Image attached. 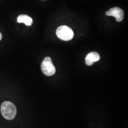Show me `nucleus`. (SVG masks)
I'll list each match as a JSON object with an SVG mask.
<instances>
[{
  "mask_svg": "<svg viewBox=\"0 0 128 128\" xmlns=\"http://www.w3.org/2000/svg\"><path fill=\"white\" fill-rule=\"evenodd\" d=\"M2 38V35L1 33L0 32V40H1Z\"/></svg>",
  "mask_w": 128,
  "mask_h": 128,
  "instance_id": "nucleus-7",
  "label": "nucleus"
},
{
  "mask_svg": "<svg viewBox=\"0 0 128 128\" xmlns=\"http://www.w3.org/2000/svg\"><path fill=\"white\" fill-rule=\"evenodd\" d=\"M100 60V55L96 52H91L86 56L85 62L87 66H92Z\"/></svg>",
  "mask_w": 128,
  "mask_h": 128,
  "instance_id": "nucleus-5",
  "label": "nucleus"
},
{
  "mask_svg": "<svg viewBox=\"0 0 128 128\" xmlns=\"http://www.w3.org/2000/svg\"><path fill=\"white\" fill-rule=\"evenodd\" d=\"M18 23H24L28 26H30L33 24L32 18L27 15H20L17 18Z\"/></svg>",
  "mask_w": 128,
  "mask_h": 128,
  "instance_id": "nucleus-6",
  "label": "nucleus"
},
{
  "mask_svg": "<svg viewBox=\"0 0 128 128\" xmlns=\"http://www.w3.org/2000/svg\"><path fill=\"white\" fill-rule=\"evenodd\" d=\"M1 113L5 119L12 120L14 119L17 114L16 106L12 102L6 101L1 105Z\"/></svg>",
  "mask_w": 128,
  "mask_h": 128,
  "instance_id": "nucleus-1",
  "label": "nucleus"
},
{
  "mask_svg": "<svg viewBox=\"0 0 128 128\" xmlns=\"http://www.w3.org/2000/svg\"><path fill=\"white\" fill-rule=\"evenodd\" d=\"M41 70L46 76H52L56 72V68L50 57H46L41 64Z\"/></svg>",
  "mask_w": 128,
  "mask_h": 128,
  "instance_id": "nucleus-3",
  "label": "nucleus"
},
{
  "mask_svg": "<svg viewBox=\"0 0 128 128\" xmlns=\"http://www.w3.org/2000/svg\"><path fill=\"white\" fill-rule=\"evenodd\" d=\"M106 14L108 16H113L118 22H122L124 18V14L123 10L119 7H114L106 12Z\"/></svg>",
  "mask_w": 128,
  "mask_h": 128,
  "instance_id": "nucleus-4",
  "label": "nucleus"
},
{
  "mask_svg": "<svg viewBox=\"0 0 128 128\" xmlns=\"http://www.w3.org/2000/svg\"><path fill=\"white\" fill-rule=\"evenodd\" d=\"M56 34L60 39L64 41L71 40L74 36L73 30L66 26H61L58 28Z\"/></svg>",
  "mask_w": 128,
  "mask_h": 128,
  "instance_id": "nucleus-2",
  "label": "nucleus"
}]
</instances>
